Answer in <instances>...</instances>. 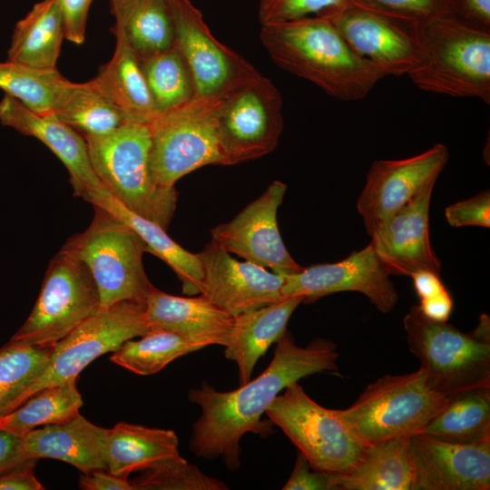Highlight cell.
I'll return each mask as SVG.
<instances>
[{
  "mask_svg": "<svg viewBox=\"0 0 490 490\" xmlns=\"http://www.w3.org/2000/svg\"><path fill=\"white\" fill-rule=\"evenodd\" d=\"M338 353L333 342L316 338L307 347L298 346L287 329L277 341L266 369L239 388L221 392L203 382L189 392V399L201 413L192 425L191 451L199 457L221 458L230 470L240 467V442L247 433L268 436L271 424L261 416L287 387L308 376L336 371Z\"/></svg>",
  "mask_w": 490,
  "mask_h": 490,
  "instance_id": "1",
  "label": "cell"
},
{
  "mask_svg": "<svg viewBox=\"0 0 490 490\" xmlns=\"http://www.w3.org/2000/svg\"><path fill=\"white\" fill-rule=\"evenodd\" d=\"M260 38L281 69L341 101L365 98L386 77L357 54L324 16L261 25Z\"/></svg>",
  "mask_w": 490,
  "mask_h": 490,
  "instance_id": "2",
  "label": "cell"
},
{
  "mask_svg": "<svg viewBox=\"0 0 490 490\" xmlns=\"http://www.w3.org/2000/svg\"><path fill=\"white\" fill-rule=\"evenodd\" d=\"M421 55L407 74L419 89L490 103V31L451 15L419 23Z\"/></svg>",
  "mask_w": 490,
  "mask_h": 490,
  "instance_id": "3",
  "label": "cell"
},
{
  "mask_svg": "<svg viewBox=\"0 0 490 490\" xmlns=\"http://www.w3.org/2000/svg\"><path fill=\"white\" fill-rule=\"evenodd\" d=\"M84 139L93 169L108 192L129 211L167 230L177 191L153 178L149 123L128 122L109 133Z\"/></svg>",
  "mask_w": 490,
  "mask_h": 490,
  "instance_id": "4",
  "label": "cell"
},
{
  "mask_svg": "<svg viewBox=\"0 0 490 490\" xmlns=\"http://www.w3.org/2000/svg\"><path fill=\"white\" fill-rule=\"evenodd\" d=\"M410 352L419 360L429 388L450 397L490 387V323L482 315L473 332L426 318L413 306L403 318Z\"/></svg>",
  "mask_w": 490,
  "mask_h": 490,
  "instance_id": "5",
  "label": "cell"
},
{
  "mask_svg": "<svg viewBox=\"0 0 490 490\" xmlns=\"http://www.w3.org/2000/svg\"><path fill=\"white\" fill-rule=\"evenodd\" d=\"M448 397L428 387L422 369L386 375L369 384L337 417L364 445L422 433Z\"/></svg>",
  "mask_w": 490,
  "mask_h": 490,
  "instance_id": "6",
  "label": "cell"
},
{
  "mask_svg": "<svg viewBox=\"0 0 490 490\" xmlns=\"http://www.w3.org/2000/svg\"><path fill=\"white\" fill-rule=\"evenodd\" d=\"M63 249L89 270L99 292L100 309L125 300L145 304L153 287L142 264L146 247L121 219L94 206L89 227L68 239Z\"/></svg>",
  "mask_w": 490,
  "mask_h": 490,
  "instance_id": "7",
  "label": "cell"
},
{
  "mask_svg": "<svg viewBox=\"0 0 490 490\" xmlns=\"http://www.w3.org/2000/svg\"><path fill=\"white\" fill-rule=\"evenodd\" d=\"M215 121L222 165L260 158L276 149L282 133V97L258 72L218 98Z\"/></svg>",
  "mask_w": 490,
  "mask_h": 490,
  "instance_id": "8",
  "label": "cell"
},
{
  "mask_svg": "<svg viewBox=\"0 0 490 490\" xmlns=\"http://www.w3.org/2000/svg\"><path fill=\"white\" fill-rule=\"evenodd\" d=\"M218 98H194L149 122L151 169L160 186L173 188L201 167L222 165L215 121Z\"/></svg>",
  "mask_w": 490,
  "mask_h": 490,
  "instance_id": "9",
  "label": "cell"
},
{
  "mask_svg": "<svg viewBox=\"0 0 490 490\" xmlns=\"http://www.w3.org/2000/svg\"><path fill=\"white\" fill-rule=\"evenodd\" d=\"M265 414L317 470L345 474L367 446L333 409L316 403L298 382L278 395Z\"/></svg>",
  "mask_w": 490,
  "mask_h": 490,
  "instance_id": "10",
  "label": "cell"
},
{
  "mask_svg": "<svg viewBox=\"0 0 490 490\" xmlns=\"http://www.w3.org/2000/svg\"><path fill=\"white\" fill-rule=\"evenodd\" d=\"M99 309L100 296L89 270L62 248L48 265L30 315L11 339L54 345Z\"/></svg>",
  "mask_w": 490,
  "mask_h": 490,
  "instance_id": "11",
  "label": "cell"
},
{
  "mask_svg": "<svg viewBox=\"0 0 490 490\" xmlns=\"http://www.w3.org/2000/svg\"><path fill=\"white\" fill-rule=\"evenodd\" d=\"M144 305L125 300L100 309L55 343L45 371L30 387L25 401L46 387L77 379L80 372L98 357L144 335L149 330Z\"/></svg>",
  "mask_w": 490,
  "mask_h": 490,
  "instance_id": "12",
  "label": "cell"
},
{
  "mask_svg": "<svg viewBox=\"0 0 490 490\" xmlns=\"http://www.w3.org/2000/svg\"><path fill=\"white\" fill-rule=\"evenodd\" d=\"M321 16L331 22L357 54L374 64L385 76L407 75L419 61V23L351 2Z\"/></svg>",
  "mask_w": 490,
  "mask_h": 490,
  "instance_id": "13",
  "label": "cell"
},
{
  "mask_svg": "<svg viewBox=\"0 0 490 490\" xmlns=\"http://www.w3.org/2000/svg\"><path fill=\"white\" fill-rule=\"evenodd\" d=\"M175 44L194 84V98L220 97L258 71L247 60L220 43L200 10L190 0H170Z\"/></svg>",
  "mask_w": 490,
  "mask_h": 490,
  "instance_id": "14",
  "label": "cell"
},
{
  "mask_svg": "<svg viewBox=\"0 0 490 490\" xmlns=\"http://www.w3.org/2000/svg\"><path fill=\"white\" fill-rule=\"evenodd\" d=\"M287 188L282 181H273L230 221L213 228L211 240L225 251L275 273L289 275L301 271L304 267L286 249L277 222L278 209Z\"/></svg>",
  "mask_w": 490,
  "mask_h": 490,
  "instance_id": "15",
  "label": "cell"
},
{
  "mask_svg": "<svg viewBox=\"0 0 490 490\" xmlns=\"http://www.w3.org/2000/svg\"><path fill=\"white\" fill-rule=\"evenodd\" d=\"M449 160V151L436 143L425 152L399 160L372 162L357 209L368 234L436 180Z\"/></svg>",
  "mask_w": 490,
  "mask_h": 490,
  "instance_id": "16",
  "label": "cell"
},
{
  "mask_svg": "<svg viewBox=\"0 0 490 490\" xmlns=\"http://www.w3.org/2000/svg\"><path fill=\"white\" fill-rule=\"evenodd\" d=\"M283 277L282 297L302 296L305 303L336 292L356 291L364 294L380 312L388 313L398 300V293L370 243L340 261L312 265Z\"/></svg>",
  "mask_w": 490,
  "mask_h": 490,
  "instance_id": "17",
  "label": "cell"
},
{
  "mask_svg": "<svg viewBox=\"0 0 490 490\" xmlns=\"http://www.w3.org/2000/svg\"><path fill=\"white\" fill-rule=\"evenodd\" d=\"M411 490H488L490 439L458 444L425 433L410 436Z\"/></svg>",
  "mask_w": 490,
  "mask_h": 490,
  "instance_id": "18",
  "label": "cell"
},
{
  "mask_svg": "<svg viewBox=\"0 0 490 490\" xmlns=\"http://www.w3.org/2000/svg\"><path fill=\"white\" fill-rule=\"evenodd\" d=\"M197 255L203 270L200 294L232 317L283 298L281 274L239 261L212 240Z\"/></svg>",
  "mask_w": 490,
  "mask_h": 490,
  "instance_id": "19",
  "label": "cell"
},
{
  "mask_svg": "<svg viewBox=\"0 0 490 490\" xmlns=\"http://www.w3.org/2000/svg\"><path fill=\"white\" fill-rule=\"evenodd\" d=\"M435 184H428L370 235L369 243L389 276L410 277L418 270L441 273V262L429 235V206Z\"/></svg>",
  "mask_w": 490,
  "mask_h": 490,
  "instance_id": "20",
  "label": "cell"
},
{
  "mask_svg": "<svg viewBox=\"0 0 490 490\" xmlns=\"http://www.w3.org/2000/svg\"><path fill=\"white\" fill-rule=\"evenodd\" d=\"M0 123L47 146L67 169L75 196L87 201L105 188L93 169L84 137L54 114L33 112L5 93L0 101Z\"/></svg>",
  "mask_w": 490,
  "mask_h": 490,
  "instance_id": "21",
  "label": "cell"
},
{
  "mask_svg": "<svg viewBox=\"0 0 490 490\" xmlns=\"http://www.w3.org/2000/svg\"><path fill=\"white\" fill-rule=\"evenodd\" d=\"M144 320L149 329H164L204 347L225 346L233 317L205 297H179L154 286L147 295Z\"/></svg>",
  "mask_w": 490,
  "mask_h": 490,
  "instance_id": "22",
  "label": "cell"
},
{
  "mask_svg": "<svg viewBox=\"0 0 490 490\" xmlns=\"http://www.w3.org/2000/svg\"><path fill=\"white\" fill-rule=\"evenodd\" d=\"M109 430L79 414L68 422L46 425L25 434L23 453L26 459L52 458L65 462L83 474L107 471Z\"/></svg>",
  "mask_w": 490,
  "mask_h": 490,
  "instance_id": "23",
  "label": "cell"
},
{
  "mask_svg": "<svg viewBox=\"0 0 490 490\" xmlns=\"http://www.w3.org/2000/svg\"><path fill=\"white\" fill-rule=\"evenodd\" d=\"M303 300L302 296L284 297L233 317L224 355L236 363L240 386L250 380L257 361L282 336L291 315Z\"/></svg>",
  "mask_w": 490,
  "mask_h": 490,
  "instance_id": "24",
  "label": "cell"
},
{
  "mask_svg": "<svg viewBox=\"0 0 490 490\" xmlns=\"http://www.w3.org/2000/svg\"><path fill=\"white\" fill-rule=\"evenodd\" d=\"M113 33L116 38L113 57L92 82L129 122L149 123L157 113L141 60L120 31Z\"/></svg>",
  "mask_w": 490,
  "mask_h": 490,
  "instance_id": "25",
  "label": "cell"
},
{
  "mask_svg": "<svg viewBox=\"0 0 490 490\" xmlns=\"http://www.w3.org/2000/svg\"><path fill=\"white\" fill-rule=\"evenodd\" d=\"M106 457L107 471L126 479L132 472L150 470L183 458L174 431L124 422L109 430Z\"/></svg>",
  "mask_w": 490,
  "mask_h": 490,
  "instance_id": "26",
  "label": "cell"
},
{
  "mask_svg": "<svg viewBox=\"0 0 490 490\" xmlns=\"http://www.w3.org/2000/svg\"><path fill=\"white\" fill-rule=\"evenodd\" d=\"M64 38L60 0H42L16 23L7 60L36 69H56Z\"/></svg>",
  "mask_w": 490,
  "mask_h": 490,
  "instance_id": "27",
  "label": "cell"
},
{
  "mask_svg": "<svg viewBox=\"0 0 490 490\" xmlns=\"http://www.w3.org/2000/svg\"><path fill=\"white\" fill-rule=\"evenodd\" d=\"M410 437L368 445L345 474H336L337 490H411Z\"/></svg>",
  "mask_w": 490,
  "mask_h": 490,
  "instance_id": "28",
  "label": "cell"
},
{
  "mask_svg": "<svg viewBox=\"0 0 490 490\" xmlns=\"http://www.w3.org/2000/svg\"><path fill=\"white\" fill-rule=\"evenodd\" d=\"M87 201L93 207L108 211L132 228L143 240L146 252L161 259L175 272L181 281L183 294L187 296L200 294L203 270L197 253L184 250L158 224L129 211L105 188L93 195Z\"/></svg>",
  "mask_w": 490,
  "mask_h": 490,
  "instance_id": "29",
  "label": "cell"
},
{
  "mask_svg": "<svg viewBox=\"0 0 490 490\" xmlns=\"http://www.w3.org/2000/svg\"><path fill=\"white\" fill-rule=\"evenodd\" d=\"M120 31L140 60L166 51L175 44L170 0H110Z\"/></svg>",
  "mask_w": 490,
  "mask_h": 490,
  "instance_id": "30",
  "label": "cell"
},
{
  "mask_svg": "<svg viewBox=\"0 0 490 490\" xmlns=\"http://www.w3.org/2000/svg\"><path fill=\"white\" fill-rule=\"evenodd\" d=\"M52 114L83 137L109 133L129 122L92 80L67 81Z\"/></svg>",
  "mask_w": 490,
  "mask_h": 490,
  "instance_id": "31",
  "label": "cell"
},
{
  "mask_svg": "<svg viewBox=\"0 0 490 490\" xmlns=\"http://www.w3.org/2000/svg\"><path fill=\"white\" fill-rule=\"evenodd\" d=\"M422 433L458 444L490 439V387L470 389L448 397Z\"/></svg>",
  "mask_w": 490,
  "mask_h": 490,
  "instance_id": "32",
  "label": "cell"
},
{
  "mask_svg": "<svg viewBox=\"0 0 490 490\" xmlns=\"http://www.w3.org/2000/svg\"><path fill=\"white\" fill-rule=\"evenodd\" d=\"M54 345L10 338L0 348V416L24 403L26 392L45 371Z\"/></svg>",
  "mask_w": 490,
  "mask_h": 490,
  "instance_id": "33",
  "label": "cell"
},
{
  "mask_svg": "<svg viewBox=\"0 0 490 490\" xmlns=\"http://www.w3.org/2000/svg\"><path fill=\"white\" fill-rule=\"evenodd\" d=\"M83 406L76 379L46 387L3 416L4 429L24 436L39 426L63 424L76 417Z\"/></svg>",
  "mask_w": 490,
  "mask_h": 490,
  "instance_id": "34",
  "label": "cell"
},
{
  "mask_svg": "<svg viewBox=\"0 0 490 490\" xmlns=\"http://www.w3.org/2000/svg\"><path fill=\"white\" fill-rule=\"evenodd\" d=\"M200 343L164 329H149L140 339L126 340L110 359L141 376L161 371L174 359L204 348Z\"/></svg>",
  "mask_w": 490,
  "mask_h": 490,
  "instance_id": "35",
  "label": "cell"
},
{
  "mask_svg": "<svg viewBox=\"0 0 490 490\" xmlns=\"http://www.w3.org/2000/svg\"><path fill=\"white\" fill-rule=\"evenodd\" d=\"M141 63L157 113L194 99L191 74L176 44Z\"/></svg>",
  "mask_w": 490,
  "mask_h": 490,
  "instance_id": "36",
  "label": "cell"
},
{
  "mask_svg": "<svg viewBox=\"0 0 490 490\" xmlns=\"http://www.w3.org/2000/svg\"><path fill=\"white\" fill-rule=\"evenodd\" d=\"M57 69L42 70L22 64L0 62V89L40 114H52L67 83Z\"/></svg>",
  "mask_w": 490,
  "mask_h": 490,
  "instance_id": "37",
  "label": "cell"
},
{
  "mask_svg": "<svg viewBox=\"0 0 490 490\" xmlns=\"http://www.w3.org/2000/svg\"><path fill=\"white\" fill-rule=\"evenodd\" d=\"M140 477L130 481L134 489L159 490H223L227 485L202 473L184 458L164 463L146 470Z\"/></svg>",
  "mask_w": 490,
  "mask_h": 490,
  "instance_id": "38",
  "label": "cell"
},
{
  "mask_svg": "<svg viewBox=\"0 0 490 490\" xmlns=\"http://www.w3.org/2000/svg\"><path fill=\"white\" fill-rule=\"evenodd\" d=\"M348 2L349 0H260L259 21L264 25L321 16Z\"/></svg>",
  "mask_w": 490,
  "mask_h": 490,
  "instance_id": "39",
  "label": "cell"
},
{
  "mask_svg": "<svg viewBox=\"0 0 490 490\" xmlns=\"http://www.w3.org/2000/svg\"><path fill=\"white\" fill-rule=\"evenodd\" d=\"M365 8L397 18L422 23L450 15L451 0H349Z\"/></svg>",
  "mask_w": 490,
  "mask_h": 490,
  "instance_id": "40",
  "label": "cell"
},
{
  "mask_svg": "<svg viewBox=\"0 0 490 490\" xmlns=\"http://www.w3.org/2000/svg\"><path fill=\"white\" fill-rule=\"evenodd\" d=\"M445 216L453 227L490 226V192L484 191L465 201H457L445 210Z\"/></svg>",
  "mask_w": 490,
  "mask_h": 490,
  "instance_id": "41",
  "label": "cell"
},
{
  "mask_svg": "<svg viewBox=\"0 0 490 490\" xmlns=\"http://www.w3.org/2000/svg\"><path fill=\"white\" fill-rule=\"evenodd\" d=\"M283 490H337L336 474L314 469L307 458L298 453L290 476Z\"/></svg>",
  "mask_w": 490,
  "mask_h": 490,
  "instance_id": "42",
  "label": "cell"
},
{
  "mask_svg": "<svg viewBox=\"0 0 490 490\" xmlns=\"http://www.w3.org/2000/svg\"><path fill=\"white\" fill-rule=\"evenodd\" d=\"M64 37L68 41L82 44L85 39L88 13L93 0H60Z\"/></svg>",
  "mask_w": 490,
  "mask_h": 490,
  "instance_id": "43",
  "label": "cell"
},
{
  "mask_svg": "<svg viewBox=\"0 0 490 490\" xmlns=\"http://www.w3.org/2000/svg\"><path fill=\"white\" fill-rule=\"evenodd\" d=\"M37 459H26L0 473V490H43L34 475Z\"/></svg>",
  "mask_w": 490,
  "mask_h": 490,
  "instance_id": "44",
  "label": "cell"
},
{
  "mask_svg": "<svg viewBox=\"0 0 490 490\" xmlns=\"http://www.w3.org/2000/svg\"><path fill=\"white\" fill-rule=\"evenodd\" d=\"M450 15L490 31V0H451Z\"/></svg>",
  "mask_w": 490,
  "mask_h": 490,
  "instance_id": "45",
  "label": "cell"
},
{
  "mask_svg": "<svg viewBox=\"0 0 490 490\" xmlns=\"http://www.w3.org/2000/svg\"><path fill=\"white\" fill-rule=\"evenodd\" d=\"M79 485L84 490H135L128 479L114 475L106 470L83 474Z\"/></svg>",
  "mask_w": 490,
  "mask_h": 490,
  "instance_id": "46",
  "label": "cell"
},
{
  "mask_svg": "<svg viewBox=\"0 0 490 490\" xmlns=\"http://www.w3.org/2000/svg\"><path fill=\"white\" fill-rule=\"evenodd\" d=\"M26 460L23 453V436L0 429V473Z\"/></svg>",
  "mask_w": 490,
  "mask_h": 490,
  "instance_id": "47",
  "label": "cell"
},
{
  "mask_svg": "<svg viewBox=\"0 0 490 490\" xmlns=\"http://www.w3.org/2000/svg\"><path fill=\"white\" fill-rule=\"evenodd\" d=\"M439 276L429 270H418L411 274L419 300L428 299L447 291Z\"/></svg>",
  "mask_w": 490,
  "mask_h": 490,
  "instance_id": "48",
  "label": "cell"
},
{
  "mask_svg": "<svg viewBox=\"0 0 490 490\" xmlns=\"http://www.w3.org/2000/svg\"><path fill=\"white\" fill-rule=\"evenodd\" d=\"M422 314L434 321L446 322L453 309V300L449 291L434 298L420 300L418 305Z\"/></svg>",
  "mask_w": 490,
  "mask_h": 490,
  "instance_id": "49",
  "label": "cell"
},
{
  "mask_svg": "<svg viewBox=\"0 0 490 490\" xmlns=\"http://www.w3.org/2000/svg\"><path fill=\"white\" fill-rule=\"evenodd\" d=\"M3 427V416H0V429Z\"/></svg>",
  "mask_w": 490,
  "mask_h": 490,
  "instance_id": "50",
  "label": "cell"
}]
</instances>
